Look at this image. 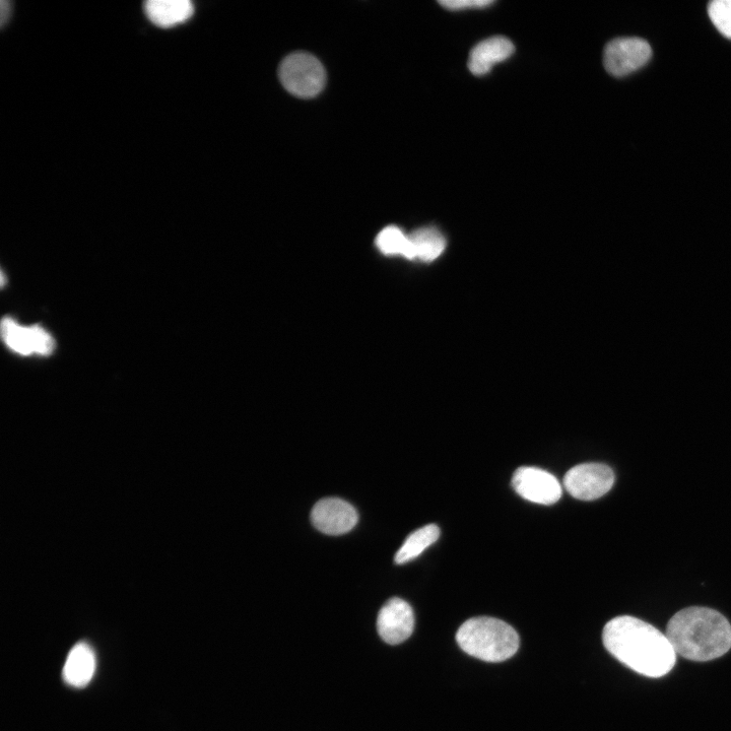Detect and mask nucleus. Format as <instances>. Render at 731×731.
<instances>
[{"instance_id":"obj_15","label":"nucleus","mask_w":731,"mask_h":731,"mask_svg":"<svg viewBox=\"0 0 731 731\" xmlns=\"http://www.w3.org/2000/svg\"><path fill=\"white\" fill-rule=\"evenodd\" d=\"M440 538V528L436 524H429L414 531L395 555V563L407 564L420 555Z\"/></svg>"},{"instance_id":"obj_19","label":"nucleus","mask_w":731,"mask_h":731,"mask_svg":"<svg viewBox=\"0 0 731 731\" xmlns=\"http://www.w3.org/2000/svg\"><path fill=\"white\" fill-rule=\"evenodd\" d=\"M12 9V4L7 2V0H3V2L0 3V24H2V27L6 26L10 21Z\"/></svg>"},{"instance_id":"obj_6","label":"nucleus","mask_w":731,"mask_h":731,"mask_svg":"<svg viewBox=\"0 0 731 731\" xmlns=\"http://www.w3.org/2000/svg\"><path fill=\"white\" fill-rule=\"evenodd\" d=\"M651 55L647 41L636 37L618 38L606 46L604 64L609 74L621 78L641 69Z\"/></svg>"},{"instance_id":"obj_1","label":"nucleus","mask_w":731,"mask_h":731,"mask_svg":"<svg viewBox=\"0 0 731 731\" xmlns=\"http://www.w3.org/2000/svg\"><path fill=\"white\" fill-rule=\"evenodd\" d=\"M603 640L615 658L639 675L657 679L676 666L678 654L667 635L637 618L621 616L611 620Z\"/></svg>"},{"instance_id":"obj_12","label":"nucleus","mask_w":731,"mask_h":731,"mask_svg":"<svg viewBox=\"0 0 731 731\" xmlns=\"http://www.w3.org/2000/svg\"><path fill=\"white\" fill-rule=\"evenodd\" d=\"M96 654L85 642L74 646L66 659L62 677L66 684L75 688H84L92 681L96 672Z\"/></svg>"},{"instance_id":"obj_8","label":"nucleus","mask_w":731,"mask_h":731,"mask_svg":"<svg viewBox=\"0 0 731 731\" xmlns=\"http://www.w3.org/2000/svg\"><path fill=\"white\" fill-rule=\"evenodd\" d=\"M357 510L340 498L320 500L312 509L311 521L316 529L328 536L348 534L358 523Z\"/></svg>"},{"instance_id":"obj_9","label":"nucleus","mask_w":731,"mask_h":731,"mask_svg":"<svg viewBox=\"0 0 731 731\" xmlns=\"http://www.w3.org/2000/svg\"><path fill=\"white\" fill-rule=\"evenodd\" d=\"M414 629V611L401 598H391L380 610L377 630L384 642L390 645L401 644L412 636Z\"/></svg>"},{"instance_id":"obj_5","label":"nucleus","mask_w":731,"mask_h":731,"mask_svg":"<svg viewBox=\"0 0 731 731\" xmlns=\"http://www.w3.org/2000/svg\"><path fill=\"white\" fill-rule=\"evenodd\" d=\"M615 484V474L603 463L576 465L564 478L569 494L581 501L600 499L609 493Z\"/></svg>"},{"instance_id":"obj_2","label":"nucleus","mask_w":731,"mask_h":731,"mask_svg":"<svg viewBox=\"0 0 731 731\" xmlns=\"http://www.w3.org/2000/svg\"><path fill=\"white\" fill-rule=\"evenodd\" d=\"M667 637L678 655L698 662L714 660L731 648V625L719 612L687 608L669 622Z\"/></svg>"},{"instance_id":"obj_13","label":"nucleus","mask_w":731,"mask_h":731,"mask_svg":"<svg viewBox=\"0 0 731 731\" xmlns=\"http://www.w3.org/2000/svg\"><path fill=\"white\" fill-rule=\"evenodd\" d=\"M145 12L154 25L166 29L187 22L194 14V6L189 0H149Z\"/></svg>"},{"instance_id":"obj_10","label":"nucleus","mask_w":731,"mask_h":731,"mask_svg":"<svg viewBox=\"0 0 731 731\" xmlns=\"http://www.w3.org/2000/svg\"><path fill=\"white\" fill-rule=\"evenodd\" d=\"M2 334L5 343L13 351L29 356L38 354L47 356L54 351V341L41 326L24 327L14 319L6 317L2 323Z\"/></svg>"},{"instance_id":"obj_7","label":"nucleus","mask_w":731,"mask_h":731,"mask_svg":"<svg viewBox=\"0 0 731 731\" xmlns=\"http://www.w3.org/2000/svg\"><path fill=\"white\" fill-rule=\"evenodd\" d=\"M512 487L523 499L541 505H553L562 498V487L552 474L531 467L519 468Z\"/></svg>"},{"instance_id":"obj_4","label":"nucleus","mask_w":731,"mask_h":731,"mask_svg":"<svg viewBox=\"0 0 731 731\" xmlns=\"http://www.w3.org/2000/svg\"><path fill=\"white\" fill-rule=\"evenodd\" d=\"M280 80L285 89L299 98L317 96L324 88L326 74L321 62L313 55L297 52L281 63Z\"/></svg>"},{"instance_id":"obj_16","label":"nucleus","mask_w":731,"mask_h":731,"mask_svg":"<svg viewBox=\"0 0 731 731\" xmlns=\"http://www.w3.org/2000/svg\"><path fill=\"white\" fill-rule=\"evenodd\" d=\"M376 245L381 252L387 255H402L411 259V242L400 228L387 227L380 232Z\"/></svg>"},{"instance_id":"obj_11","label":"nucleus","mask_w":731,"mask_h":731,"mask_svg":"<svg viewBox=\"0 0 731 731\" xmlns=\"http://www.w3.org/2000/svg\"><path fill=\"white\" fill-rule=\"evenodd\" d=\"M515 51L513 43L506 37L495 36L476 45L469 58V70L482 77L491 72L493 66L508 59Z\"/></svg>"},{"instance_id":"obj_14","label":"nucleus","mask_w":731,"mask_h":731,"mask_svg":"<svg viewBox=\"0 0 731 731\" xmlns=\"http://www.w3.org/2000/svg\"><path fill=\"white\" fill-rule=\"evenodd\" d=\"M411 242V259L433 261L445 250L446 240L443 234L434 227L418 229L409 235Z\"/></svg>"},{"instance_id":"obj_18","label":"nucleus","mask_w":731,"mask_h":731,"mask_svg":"<svg viewBox=\"0 0 731 731\" xmlns=\"http://www.w3.org/2000/svg\"><path fill=\"white\" fill-rule=\"evenodd\" d=\"M449 11H463L469 9H484L494 5L493 0H442L439 3Z\"/></svg>"},{"instance_id":"obj_3","label":"nucleus","mask_w":731,"mask_h":731,"mask_svg":"<svg viewBox=\"0 0 731 731\" xmlns=\"http://www.w3.org/2000/svg\"><path fill=\"white\" fill-rule=\"evenodd\" d=\"M456 641L467 654L487 662H502L516 654L519 636L507 623L490 617L473 618L457 631Z\"/></svg>"},{"instance_id":"obj_17","label":"nucleus","mask_w":731,"mask_h":731,"mask_svg":"<svg viewBox=\"0 0 731 731\" xmlns=\"http://www.w3.org/2000/svg\"><path fill=\"white\" fill-rule=\"evenodd\" d=\"M708 13L717 30L731 39V0H714L709 4Z\"/></svg>"}]
</instances>
